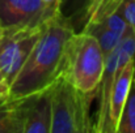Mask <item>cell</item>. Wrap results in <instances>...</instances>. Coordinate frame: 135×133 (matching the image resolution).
<instances>
[{"label":"cell","instance_id":"30bf717a","mask_svg":"<svg viewBox=\"0 0 135 133\" xmlns=\"http://www.w3.org/2000/svg\"><path fill=\"white\" fill-rule=\"evenodd\" d=\"M0 133H22V98L0 99Z\"/></svg>","mask_w":135,"mask_h":133},{"label":"cell","instance_id":"7c38bea8","mask_svg":"<svg viewBox=\"0 0 135 133\" xmlns=\"http://www.w3.org/2000/svg\"><path fill=\"white\" fill-rule=\"evenodd\" d=\"M88 0H62L60 3V12L64 14L75 26V29H79L80 18L84 12V8L87 5Z\"/></svg>","mask_w":135,"mask_h":133},{"label":"cell","instance_id":"9c48e42d","mask_svg":"<svg viewBox=\"0 0 135 133\" xmlns=\"http://www.w3.org/2000/svg\"><path fill=\"white\" fill-rule=\"evenodd\" d=\"M135 59V57H134ZM130 59L122 68L113 90L110 94V99H109V108H108V119H106V125H105V131L104 133H115L117 131V125H118V120L129 93V88L131 84V80L134 77L135 72V60Z\"/></svg>","mask_w":135,"mask_h":133},{"label":"cell","instance_id":"5bb4252c","mask_svg":"<svg viewBox=\"0 0 135 133\" xmlns=\"http://www.w3.org/2000/svg\"><path fill=\"white\" fill-rule=\"evenodd\" d=\"M8 97H9V84L0 71V99H4Z\"/></svg>","mask_w":135,"mask_h":133},{"label":"cell","instance_id":"6da1fadb","mask_svg":"<svg viewBox=\"0 0 135 133\" xmlns=\"http://www.w3.org/2000/svg\"><path fill=\"white\" fill-rule=\"evenodd\" d=\"M76 31L62 12L51 16L24 65L9 86V98H24L49 89L60 76L66 47Z\"/></svg>","mask_w":135,"mask_h":133},{"label":"cell","instance_id":"52a82bcc","mask_svg":"<svg viewBox=\"0 0 135 133\" xmlns=\"http://www.w3.org/2000/svg\"><path fill=\"white\" fill-rule=\"evenodd\" d=\"M49 18L41 0H0L3 30L38 26Z\"/></svg>","mask_w":135,"mask_h":133},{"label":"cell","instance_id":"5b68a950","mask_svg":"<svg viewBox=\"0 0 135 133\" xmlns=\"http://www.w3.org/2000/svg\"><path fill=\"white\" fill-rule=\"evenodd\" d=\"M135 57V34L127 29L121 42L114 47V50L105 56L104 71L98 82L97 97H98V108L96 118L93 119V132L104 133L106 119H108V108L109 99L113 86L123 68V65Z\"/></svg>","mask_w":135,"mask_h":133},{"label":"cell","instance_id":"8fae6325","mask_svg":"<svg viewBox=\"0 0 135 133\" xmlns=\"http://www.w3.org/2000/svg\"><path fill=\"white\" fill-rule=\"evenodd\" d=\"M115 133H135V77L131 80Z\"/></svg>","mask_w":135,"mask_h":133},{"label":"cell","instance_id":"8992f818","mask_svg":"<svg viewBox=\"0 0 135 133\" xmlns=\"http://www.w3.org/2000/svg\"><path fill=\"white\" fill-rule=\"evenodd\" d=\"M46 21L38 26L3 30L0 39V71L9 86L41 37Z\"/></svg>","mask_w":135,"mask_h":133},{"label":"cell","instance_id":"4fadbf2b","mask_svg":"<svg viewBox=\"0 0 135 133\" xmlns=\"http://www.w3.org/2000/svg\"><path fill=\"white\" fill-rule=\"evenodd\" d=\"M41 1H42V4L45 7L47 17H51L55 13L60 12V3H62V0H41Z\"/></svg>","mask_w":135,"mask_h":133},{"label":"cell","instance_id":"277c9868","mask_svg":"<svg viewBox=\"0 0 135 133\" xmlns=\"http://www.w3.org/2000/svg\"><path fill=\"white\" fill-rule=\"evenodd\" d=\"M122 0H88L80 18V31L93 35L105 56L121 42L127 26L119 13Z\"/></svg>","mask_w":135,"mask_h":133},{"label":"cell","instance_id":"2e32d148","mask_svg":"<svg viewBox=\"0 0 135 133\" xmlns=\"http://www.w3.org/2000/svg\"><path fill=\"white\" fill-rule=\"evenodd\" d=\"M134 60H135V59H134ZM134 77H135V72H134Z\"/></svg>","mask_w":135,"mask_h":133},{"label":"cell","instance_id":"3957f363","mask_svg":"<svg viewBox=\"0 0 135 133\" xmlns=\"http://www.w3.org/2000/svg\"><path fill=\"white\" fill-rule=\"evenodd\" d=\"M104 64L105 54L98 41L88 33L76 30L67 42L60 75H64L76 88L97 97Z\"/></svg>","mask_w":135,"mask_h":133},{"label":"cell","instance_id":"ba28073f","mask_svg":"<svg viewBox=\"0 0 135 133\" xmlns=\"http://www.w3.org/2000/svg\"><path fill=\"white\" fill-rule=\"evenodd\" d=\"M51 103L50 90L22 98V133H50Z\"/></svg>","mask_w":135,"mask_h":133},{"label":"cell","instance_id":"7a4b0ae2","mask_svg":"<svg viewBox=\"0 0 135 133\" xmlns=\"http://www.w3.org/2000/svg\"><path fill=\"white\" fill-rule=\"evenodd\" d=\"M49 90L51 103L50 133L93 132L90 104L96 94L76 88L64 75H60Z\"/></svg>","mask_w":135,"mask_h":133},{"label":"cell","instance_id":"9a60e30c","mask_svg":"<svg viewBox=\"0 0 135 133\" xmlns=\"http://www.w3.org/2000/svg\"><path fill=\"white\" fill-rule=\"evenodd\" d=\"M1 35H3V29H1V26H0V39H1Z\"/></svg>","mask_w":135,"mask_h":133}]
</instances>
